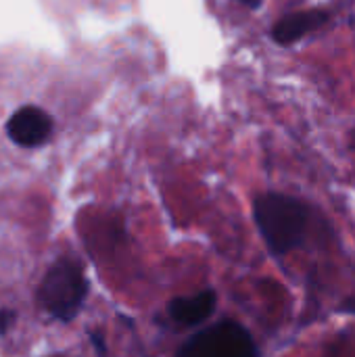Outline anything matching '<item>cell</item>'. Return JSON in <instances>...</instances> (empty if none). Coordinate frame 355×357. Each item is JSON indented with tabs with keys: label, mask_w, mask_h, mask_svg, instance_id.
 Returning a JSON list of instances; mask_svg holds the SVG:
<instances>
[{
	"label": "cell",
	"mask_w": 355,
	"mask_h": 357,
	"mask_svg": "<svg viewBox=\"0 0 355 357\" xmlns=\"http://www.w3.org/2000/svg\"><path fill=\"white\" fill-rule=\"evenodd\" d=\"M253 218L268 249L274 255H287L305 238L310 211L293 197L268 192L257 197L253 205Z\"/></svg>",
	"instance_id": "1"
},
{
	"label": "cell",
	"mask_w": 355,
	"mask_h": 357,
	"mask_svg": "<svg viewBox=\"0 0 355 357\" xmlns=\"http://www.w3.org/2000/svg\"><path fill=\"white\" fill-rule=\"evenodd\" d=\"M86 291H88V282L82 268L73 259L63 257L46 272L38 289V303L52 318L61 322H69L82 310Z\"/></svg>",
	"instance_id": "2"
},
{
	"label": "cell",
	"mask_w": 355,
	"mask_h": 357,
	"mask_svg": "<svg viewBox=\"0 0 355 357\" xmlns=\"http://www.w3.org/2000/svg\"><path fill=\"white\" fill-rule=\"evenodd\" d=\"M178 357H257V347L245 326L224 320L197 333Z\"/></svg>",
	"instance_id": "3"
},
{
	"label": "cell",
	"mask_w": 355,
	"mask_h": 357,
	"mask_svg": "<svg viewBox=\"0 0 355 357\" xmlns=\"http://www.w3.org/2000/svg\"><path fill=\"white\" fill-rule=\"evenodd\" d=\"M6 132L15 144L23 149H36V146H42L50 138L52 119L40 107L27 105L13 113V117L6 123Z\"/></svg>",
	"instance_id": "4"
},
{
	"label": "cell",
	"mask_w": 355,
	"mask_h": 357,
	"mask_svg": "<svg viewBox=\"0 0 355 357\" xmlns=\"http://www.w3.org/2000/svg\"><path fill=\"white\" fill-rule=\"evenodd\" d=\"M328 19L326 10L320 8H310V10H299L293 15H287L282 21H278L272 29V38L282 44L289 46L293 42H299L301 38H305L308 33L316 31L318 27H322Z\"/></svg>",
	"instance_id": "5"
},
{
	"label": "cell",
	"mask_w": 355,
	"mask_h": 357,
	"mask_svg": "<svg viewBox=\"0 0 355 357\" xmlns=\"http://www.w3.org/2000/svg\"><path fill=\"white\" fill-rule=\"evenodd\" d=\"M218 297L213 291H201L192 297H178L169 303L167 312L174 318V322L182 326H197L205 322L213 310H216Z\"/></svg>",
	"instance_id": "6"
},
{
	"label": "cell",
	"mask_w": 355,
	"mask_h": 357,
	"mask_svg": "<svg viewBox=\"0 0 355 357\" xmlns=\"http://www.w3.org/2000/svg\"><path fill=\"white\" fill-rule=\"evenodd\" d=\"M15 320H17L15 312H10V310H0V335L8 333V328L13 326Z\"/></svg>",
	"instance_id": "7"
},
{
	"label": "cell",
	"mask_w": 355,
	"mask_h": 357,
	"mask_svg": "<svg viewBox=\"0 0 355 357\" xmlns=\"http://www.w3.org/2000/svg\"><path fill=\"white\" fill-rule=\"evenodd\" d=\"M343 312H347V314H355V291H354V295L343 303Z\"/></svg>",
	"instance_id": "8"
},
{
	"label": "cell",
	"mask_w": 355,
	"mask_h": 357,
	"mask_svg": "<svg viewBox=\"0 0 355 357\" xmlns=\"http://www.w3.org/2000/svg\"><path fill=\"white\" fill-rule=\"evenodd\" d=\"M239 2L245 4V6H249V8H257L262 4V0H239Z\"/></svg>",
	"instance_id": "9"
},
{
	"label": "cell",
	"mask_w": 355,
	"mask_h": 357,
	"mask_svg": "<svg viewBox=\"0 0 355 357\" xmlns=\"http://www.w3.org/2000/svg\"><path fill=\"white\" fill-rule=\"evenodd\" d=\"M54 357H59V356H54Z\"/></svg>",
	"instance_id": "10"
}]
</instances>
